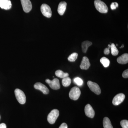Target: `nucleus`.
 <instances>
[{"label": "nucleus", "mask_w": 128, "mask_h": 128, "mask_svg": "<svg viewBox=\"0 0 128 128\" xmlns=\"http://www.w3.org/2000/svg\"><path fill=\"white\" fill-rule=\"evenodd\" d=\"M94 5L96 10L101 13H106L108 11L106 5L100 0H95Z\"/></svg>", "instance_id": "1"}, {"label": "nucleus", "mask_w": 128, "mask_h": 128, "mask_svg": "<svg viewBox=\"0 0 128 128\" xmlns=\"http://www.w3.org/2000/svg\"><path fill=\"white\" fill-rule=\"evenodd\" d=\"M15 94L18 101L21 104H24L26 102V96L24 92L20 89H16L15 90Z\"/></svg>", "instance_id": "2"}, {"label": "nucleus", "mask_w": 128, "mask_h": 128, "mask_svg": "<svg viewBox=\"0 0 128 128\" xmlns=\"http://www.w3.org/2000/svg\"><path fill=\"white\" fill-rule=\"evenodd\" d=\"M59 116V112L57 109H54L48 114V122L53 124L55 122L56 120Z\"/></svg>", "instance_id": "3"}, {"label": "nucleus", "mask_w": 128, "mask_h": 128, "mask_svg": "<svg viewBox=\"0 0 128 128\" xmlns=\"http://www.w3.org/2000/svg\"><path fill=\"white\" fill-rule=\"evenodd\" d=\"M81 94L80 89L76 86L72 88L69 93L70 98L74 100H78Z\"/></svg>", "instance_id": "4"}, {"label": "nucleus", "mask_w": 128, "mask_h": 128, "mask_svg": "<svg viewBox=\"0 0 128 128\" xmlns=\"http://www.w3.org/2000/svg\"><path fill=\"white\" fill-rule=\"evenodd\" d=\"M41 11L43 16L48 18L52 16V12L51 9L49 6L46 4H44L41 6Z\"/></svg>", "instance_id": "5"}, {"label": "nucleus", "mask_w": 128, "mask_h": 128, "mask_svg": "<svg viewBox=\"0 0 128 128\" xmlns=\"http://www.w3.org/2000/svg\"><path fill=\"white\" fill-rule=\"evenodd\" d=\"M88 86L91 90L97 95H99L101 93V91L100 86L96 82L89 81L87 82Z\"/></svg>", "instance_id": "6"}, {"label": "nucleus", "mask_w": 128, "mask_h": 128, "mask_svg": "<svg viewBox=\"0 0 128 128\" xmlns=\"http://www.w3.org/2000/svg\"><path fill=\"white\" fill-rule=\"evenodd\" d=\"M46 82L48 84L51 88L54 90H58L60 88L59 80L57 78H54L52 80L46 79Z\"/></svg>", "instance_id": "7"}, {"label": "nucleus", "mask_w": 128, "mask_h": 128, "mask_svg": "<svg viewBox=\"0 0 128 128\" xmlns=\"http://www.w3.org/2000/svg\"><path fill=\"white\" fill-rule=\"evenodd\" d=\"M23 10L28 13L32 10V5L30 0H21Z\"/></svg>", "instance_id": "8"}, {"label": "nucleus", "mask_w": 128, "mask_h": 128, "mask_svg": "<svg viewBox=\"0 0 128 128\" xmlns=\"http://www.w3.org/2000/svg\"><path fill=\"white\" fill-rule=\"evenodd\" d=\"M125 95L122 93L118 94L114 97L112 100V104L114 105H118L122 103L125 98Z\"/></svg>", "instance_id": "9"}, {"label": "nucleus", "mask_w": 128, "mask_h": 128, "mask_svg": "<svg viewBox=\"0 0 128 128\" xmlns=\"http://www.w3.org/2000/svg\"><path fill=\"white\" fill-rule=\"evenodd\" d=\"M34 87L35 89L41 91L44 94H48L49 92V90L48 88L41 82H38L35 83Z\"/></svg>", "instance_id": "10"}, {"label": "nucleus", "mask_w": 128, "mask_h": 128, "mask_svg": "<svg viewBox=\"0 0 128 128\" xmlns=\"http://www.w3.org/2000/svg\"><path fill=\"white\" fill-rule=\"evenodd\" d=\"M84 110L85 114L87 116L91 118H94L95 116V112L90 104H88L86 105Z\"/></svg>", "instance_id": "11"}, {"label": "nucleus", "mask_w": 128, "mask_h": 128, "mask_svg": "<svg viewBox=\"0 0 128 128\" xmlns=\"http://www.w3.org/2000/svg\"><path fill=\"white\" fill-rule=\"evenodd\" d=\"M12 6L11 2L10 0H0V7L2 9L9 10Z\"/></svg>", "instance_id": "12"}, {"label": "nucleus", "mask_w": 128, "mask_h": 128, "mask_svg": "<svg viewBox=\"0 0 128 128\" xmlns=\"http://www.w3.org/2000/svg\"><path fill=\"white\" fill-rule=\"evenodd\" d=\"M90 66V64L89 59L86 57H84L82 58V61L80 65V67L82 70H87Z\"/></svg>", "instance_id": "13"}, {"label": "nucleus", "mask_w": 128, "mask_h": 128, "mask_svg": "<svg viewBox=\"0 0 128 128\" xmlns=\"http://www.w3.org/2000/svg\"><path fill=\"white\" fill-rule=\"evenodd\" d=\"M66 3L65 2H60L58 8V13L60 16L64 15L66 9Z\"/></svg>", "instance_id": "14"}, {"label": "nucleus", "mask_w": 128, "mask_h": 128, "mask_svg": "<svg viewBox=\"0 0 128 128\" xmlns=\"http://www.w3.org/2000/svg\"><path fill=\"white\" fill-rule=\"evenodd\" d=\"M117 62L118 64H128V54H122L117 58Z\"/></svg>", "instance_id": "15"}, {"label": "nucleus", "mask_w": 128, "mask_h": 128, "mask_svg": "<svg viewBox=\"0 0 128 128\" xmlns=\"http://www.w3.org/2000/svg\"><path fill=\"white\" fill-rule=\"evenodd\" d=\"M92 43L88 41H84L82 42V50L83 53H86L87 52L89 46H91Z\"/></svg>", "instance_id": "16"}, {"label": "nucleus", "mask_w": 128, "mask_h": 128, "mask_svg": "<svg viewBox=\"0 0 128 128\" xmlns=\"http://www.w3.org/2000/svg\"><path fill=\"white\" fill-rule=\"evenodd\" d=\"M103 124L104 128H113L110 119L107 117H105L104 118Z\"/></svg>", "instance_id": "17"}, {"label": "nucleus", "mask_w": 128, "mask_h": 128, "mask_svg": "<svg viewBox=\"0 0 128 128\" xmlns=\"http://www.w3.org/2000/svg\"><path fill=\"white\" fill-rule=\"evenodd\" d=\"M56 75L60 78H64L68 77L69 76L68 73H64L62 70H58L55 72Z\"/></svg>", "instance_id": "18"}, {"label": "nucleus", "mask_w": 128, "mask_h": 128, "mask_svg": "<svg viewBox=\"0 0 128 128\" xmlns=\"http://www.w3.org/2000/svg\"><path fill=\"white\" fill-rule=\"evenodd\" d=\"M100 61L101 64H102L103 66L105 68L108 67L110 65V60L106 57H103L101 58L100 60Z\"/></svg>", "instance_id": "19"}, {"label": "nucleus", "mask_w": 128, "mask_h": 128, "mask_svg": "<svg viewBox=\"0 0 128 128\" xmlns=\"http://www.w3.org/2000/svg\"><path fill=\"white\" fill-rule=\"evenodd\" d=\"M71 80L69 77H66L63 78L62 80V84L64 87H67L71 84Z\"/></svg>", "instance_id": "20"}, {"label": "nucleus", "mask_w": 128, "mask_h": 128, "mask_svg": "<svg viewBox=\"0 0 128 128\" xmlns=\"http://www.w3.org/2000/svg\"><path fill=\"white\" fill-rule=\"evenodd\" d=\"M111 52L112 55L114 56H116L118 54V50L117 49L116 47L115 46V44H114L112 43L111 44Z\"/></svg>", "instance_id": "21"}, {"label": "nucleus", "mask_w": 128, "mask_h": 128, "mask_svg": "<svg viewBox=\"0 0 128 128\" xmlns=\"http://www.w3.org/2000/svg\"><path fill=\"white\" fill-rule=\"evenodd\" d=\"M78 57V54L77 53H73L69 56L68 60L70 62H74L76 60Z\"/></svg>", "instance_id": "22"}, {"label": "nucleus", "mask_w": 128, "mask_h": 128, "mask_svg": "<svg viewBox=\"0 0 128 128\" xmlns=\"http://www.w3.org/2000/svg\"><path fill=\"white\" fill-rule=\"evenodd\" d=\"M120 124L122 128H128V120H122L120 122Z\"/></svg>", "instance_id": "23"}, {"label": "nucleus", "mask_w": 128, "mask_h": 128, "mask_svg": "<svg viewBox=\"0 0 128 128\" xmlns=\"http://www.w3.org/2000/svg\"><path fill=\"white\" fill-rule=\"evenodd\" d=\"M74 81L77 84V85L79 86H82L83 83V81L81 78L77 77L74 79Z\"/></svg>", "instance_id": "24"}, {"label": "nucleus", "mask_w": 128, "mask_h": 128, "mask_svg": "<svg viewBox=\"0 0 128 128\" xmlns=\"http://www.w3.org/2000/svg\"><path fill=\"white\" fill-rule=\"evenodd\" d=\"M118 4L117 2H112L111 6H110V7L112 10H114V9H116L117 7H118Z\"/></svg>", "instance_id": "25"}, {"label": "nucleus", "mask_w": 128, "mask_h": 128, "mask_svg": "<svg viewBox=\"0 0 128 128\" xmlns=\"http://www.w3.org/2000/svg\"><path fill=\"white\" fill-rule=\"evenodd\" d=\"M122 76L124 78H128V70H126L122 74Z\"/></svg>", "instance_id": "26"}, {"label": "nucleus", "mask_w": 128, "mask_h": 128, "mask_svg": "<svg viewBox=\"0 0 128 128\" xmlns=\"http://www.w3.org/2000/svg\"><path fill=\"white\" fill-rule=\"evenodd\" d=\"M59 128H68V126L65 123H63L60 125Z\"/></svg>", "instance_id": "27"}, {"label": "nucleus", "mask_w": 128, "mask_h": 128, "mask_svg": "<svg viewBox=\"0 0 128 128\" xmlns=\"http://www.w3.org/2000/svg\"><path fill=\"white\" fill-rule=\"evenodd\" d=\"M110 52V50L108 48H105L104 50V53L105 54H109Z\"/></svg>", "instance_id": "28"}, {"label": "nucleus", "mask_w": 128, "mask_h": 128, "mask_svg": "<svg viewBox=\"0 0 128 128\" xmlns=\"http://www.w3.org/2000/svg\"><path fill=\"white\" fill-rule=\"evenodd\" d=\"M0 128H6V125L4 123L1 124H0Z\"/></svg>", "instance_id": "29"}, {"label": "nucleus", "mask_w": 128, "mask_h": 128, "mask_svg": "<svg viewBox=\"0 0 128 128\" xmlns=\"http://www.w3.org/2000/svg\"><path fill=\"white\" fill-rule=\"evenodd\" d=\"M108 48L110 49V48H111V45H110V44H108Z\"/></svg>", "instance_id": "30"}, {"label": "nucleus", "mask_w": 128, "mask_h": 128, "mask_svg": "<svg viewBox=\"0 0 128 128\" xmlns=\"http://www.w3.org/2000/svg\"><path fill=\"white\" fill-rule=\"evenodd\" d=\"M124 44H122V46H121V47H120V48H122L123 47H124Z\"/></svg>", "instance_id": "31"}, {"label": "nucleus", "mask_w": 128, "mask_h": 128, "mask_svg": "<svg viewBox=\"0 0 128 128\" xmlns=\"http://www.w3.org/2000/svg\"></svg>", "instance_id": "32"}]
</instances>
